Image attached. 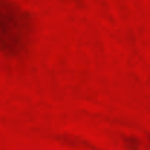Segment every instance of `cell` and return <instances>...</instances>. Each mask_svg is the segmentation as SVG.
I'll return each mask as SVG.
<instances>
[{
  "label": "cell",
  "mask_w": 150,
  "mask_h": 150,
  "mask_svg": "<svg viewBox=\"0 0 150 150\" xmlns=\"http://www.w3.org/2000/svg\"><path fill=\"white\" fill-rule=\"evenodd\" d=\"M30 15L13 0H0V53L19 56L30 43Z\"/></svg>",
  "instance_id": "cell-1"
}]
</instances>
